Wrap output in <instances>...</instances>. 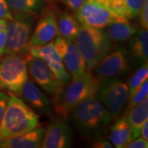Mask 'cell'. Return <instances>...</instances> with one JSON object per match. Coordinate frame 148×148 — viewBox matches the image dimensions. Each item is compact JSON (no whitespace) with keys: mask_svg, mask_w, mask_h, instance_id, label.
<instances>
[{"mask_svg":"<svg viewBox=\"0 0 148 148\" xmlns=\"http://www.w3.org/2000/svg\"><path fill=\"white\" fill-rule=\"evenodd\" d=\"M148 77V66L147 62L143 64V66L132 74L128 81V98L132 96V94L138 90L139 86L143 82L147 80Z\"/></svg>","mask_w":148,"mask_h":148,"instance_id":"24","label":"cell"},{"mask_svg":"<svg viewBox=\"0 0 148 148\" xmlns=\"http://www.w3.org/2000/svg\"><path fill=\"white\" fill-rule=\"evenodd\" d=\"M45 129L37 127L31 131L0 140V148L41 147Z\"/></svg>","mask_w":148,"mask_h":148,"instance_id":"16","label":"cell"},{"mask_svg":"<svg viewBox=\"0 0 148 148\" xmlns=\"http://www.w3.org/2000/svg\"><path fill=\"white\" fill-rule=\"evenodd\" d=\"M37 16L26 13H13V19L6 29L4 54L19 53L27 57L32 27Z\"/></svg>","mask_w":148,"mask_h":148,"instance_id":"5","label":"cell"},{"mask_svg":"<svg viewBox=\"0 0 148 148\" xmlns=\"http://www.w3.org/2000/svg\"><path fill=\"white\" fill-rule=\"evenodd\" d=\"M53 45L72 80L78 78L86 72L84 58L74 40L58 36L53 41Z\"/></svg>","mask_w":148,"mask_h":148,"instance_id":"10","label":"cell"},{"mask_svg":"<svg viewBox=\"0 0 148 148\" xmlns=\"http://www.w3.org/2000/svg\"><path fill=\"white\" fill-rule=\"evenodd\" d=\"M6 44V31L0 33V58L4 54Z\"/></svg>","mask_w":148,"mask_h":148,"instance_id":"32","label":"cell"},{"mask_svg":"<svg viewBox=\"0 0 148 148\" xmlns=\"http://www.w3.org/2000/svg\"><path fill=\"white\" fill-rule=\"evenodd\" d=\"M20 95L34 110L43 115L49 116L52 114V106L45 92L31 80H27L21 88Z\"/></svg>","mask_w":148,"mask_h":148,"instance_id":"15","label":"cell"},{"mask_svg":"<svg viewBox=\"0 0 148 148\" xmlns=\"http://www.w3.org/2000/svg\"><path fill=\"white\" fill-rule=\"evenodd\" d=\"M8 95L0 91V125L3 120V117L4 114V111H5L6 106L8 104Z\"/></svg>","mask_w":148,"mask_h":148,"instance_id":"29","label":"cell"},{"mask_svg":"<svg viewBox=\"0 0 148 148\" xmlns=\"http://www.w3.org/2000/svg\"><path fill=\"white\" fill-rule=\"evenodd\" d=\"M110 127L109 139L114 147L117 148H126L132 141V132L127 122V114L124 113L122 116L118 117Z\"/></svg>","mask_w":148,"mask_h":148,"instance_id":"18","label":"cell"},{"mask_svg":"<svg viewBox=\"0 0 148 148\" xmlns=\"http://www.w3.org/2000/svg\"><path fill=\"white\" fill-rule=\"evenodd\" d=\"M130 20L116 21L107 26V35L110 40L115 42H123L133 36L138 28L136 24L130 22Z\"/></svg>","mask_w":148,"mask_h":148,"instance_id":"21","label":"cell"},{"mask_svg":"<svg viewBox=\"0 0 148 148\" xmlns=\"http://www.w3.org/2000/svg\"><path fill=\"white\" fill-rule=\"evenodd\" d=\"M132 132V139L140 137L141 127L148 120V98L146 97L139 104L125 112Z\"/></svg>","mask_w":148,"mask_h":148,"instance_id":"19","label":"cell"},{"mask_svg":"<svg viewBox=\"0 0 148 148\" xmlns=\"http://www.w3.org/2000/svg\"><path fill=\"white\" fill-rule=\"evenodd\" d=\"M84 58L86 69L91 71L110 53L111 40L103 29L82 26L74 40Z\"/></svg>","mask_w":148,"mask_h":148,"instance_id":"3","label":"cell"},{"mask_svg":"<svg viewBox=\"0 0 148 148\" xmlns=\"http://www.w3.org/2000/svg\"><path fill=\"white\" fill-rule=\"evenodd\" d=\"M95 69V77L100 82L117 78L125 74L129 69L127 51L120 48L108 53Z\"/></svg>","mask_w":148,"mask_h":148,"instance_id":"11","label":"cell"},{"mask_svg":"<svg viewBox=\"0 0 148 148\" xmlns=\"http://www.w3.org/2000/svg\"><path fill=\"white\" fill-rule=\"evenodd\" d=\"M68 118L84 137L93 139L106 134L113 121L110 112L96 96L87 98L75 106Z\"/></svg>","mask_w":148,"mask_h":148,"instance_id":"1","label":"cell"},{"mask_svg":"<svg viewBox=\"0 0 148 148\" xmlns=\"http://www.w3.org/2000/svg\"><path fill=\"white\" fill-rule=\"evenodd\" d=\"M0 18L8 21L13 19V14L6 0H0Z\"/></svg>","mask_w":148,"mask_h":148,"instance_id":"27","label":"cell"},{"mask_svg":"<svg viewBox=\"0 0 148 148\" xmlns=\"http://www.w3.org/2000/svg\"><path fill=\"white\" fill-rule=\"evenodd\" d=\"M26 58L28 71L33 80L44 91L52 96V104L55 105L64 92L65 85L55 77L43 59L29 54Z\"/></svg>","mask_w":148,"mask_h":148,"instance_id":"9","label":"cell"},{"mask_svg":"<svg viewBox=\"0 0 148 148\" xmlns=\"http://www.w3.org/2000/svg\"><path fill=\"white\" fill-rule=\"evenodd\" d=\"M91 147L93 148H112L114 147L113 144L105 140H99L97 142L94 143L91 145Z\"/></svg>","mask_w":148,"mask_h":148,"instance_id":"31","label":"cell"},{"mask_svg":"<svg viewBox=\"0 0 148 148\" xmlns=\"http://www.w3.org/2000/svg\"><path fill=\"white\" fill-rule=\"evenodd\" d=\"M117 16L131 20L137 17L145 0H100Z\"/></svg>","mask_w":148,"mask_h":148,"instance_id":"17","label":"cell"},{"mask_svg":"<svg viewBox=\"0 0 148 148\" xmlns=\"http://www.w3.org/2000/svg\"><path fill=\"white\" fill-rule=\"evenodd\" d=\"M74 16L82 26L103 29L116 21H124L100 0H86Z\"/></svg>","mask_w":148,"mask_h":148,"instance_id":"8","label":"cell"},{"mask_svg":"<svg viewBox=\"0 0 148 148\" xmlns=\"http://www.w3.org/2000/svg\"><path fill=\"white\" fill-rule=\"evenodd\" d=\"M129 52L138 64L147 62L148 58V32L147 29L141 28L130 38Z\"/></svg>","mask_w":148,"mask_h":148,"instance_id":"20","label":"cell"},{"mask_svg":"<svg viewBox=\"0 0 148 148\" xmlns=\"http://www.w3.org/2000/svg\"><path fill=\"white\" fill-rule=\"evenodd\" d=\"M27 80L28 67L26 56L19 53L7 54L0 61V88L10 94L20 95Z\"/></svg>","mask_w":148,"mask_h":148,"instance_id":"6","label":"cell"},{"mask_svg":"<svg viewBox=\"0 0 148 148\" xmlns=\"http://www.w3.org/2000/svg\"><path fill=\"white\" fill-rule=\"evenodd\" d=\"M140 135H142V138L148 141V120L145 122L141 127Z\"/></svg>","mask_w":148,"mask_h":148,"instance_id":"33","label":"cell"},{"mask_svg":"<svg viewBox=\"0 0 148 148\" xmlns=\"http://www.w3.org/2000/svg\"><path fill=\"white\" fill-rule=\"evenodd\" d=\"M73 144V132L64 119L53 120L44 132L41 147L67 148Z\"/></svg>","mask_w":148,"mask_h":148,"instance_id":"14","label":"cell"},{"mask_svg":"<svg viewBox=\"0 0 148 148\" xmlns=\"http://www.w3.org/2000/svg\"><path fill=\"white\" fill-rule=\"evenodd\" d=\"M86 0H64L65 5L73 12L79 9Z\"/></svg>","mask_w":148,"mask_h":148,"instance_id":"30","label":"cell"},{"mask_svg":"<svg viewBox=\"0 0 148 148\" xmlns=\"http://www.w3.org/2000/svg\"><path fill=\"white\" fill-rule=\"evenodd\" d=\"M13 13H26L38 16L45 8V0H6Z\"/></svg>","mask_w":148,"mask_h":148,"instance_id":"23","label":"cell"},{"mask_svg":"<svg viewBox=\"0 0 148 148\" xmlns=\"http://www.w3.org/2000/svg\"><path fill=\"white\" fill-rule=\"evenodd\" d=\"M81 24L74 15L68 12H61L58 16V32L65 39L74 40L79 32Z\"/></svg>","mask_w":148,"mask_h":148,"instance_id":"22","label":"cell"},{"mask_svg":"<svg viewBox=\"0 0 148 148\" xmlns=\"http://www.w3.org/2000/svg\"><path fill=\"white\" fill-rule=\"evenodd\" d=\"M148 94V81L146 80L143 84L139 86L138 90H136L132 96H130L128 99V105H127V110H129L130 109H132V107H134L135 106H137L138 104H139L141 101L144 100L146 97H147Z\"/></svg>","mask_w":148,"mask_h":148,"instance_id":"25","label":"cell"},{"mask_svg":"<svg viewBox=\"0 0 148 148\" xmlns=\"http://www.w3.org/2000/svg\"><path fill=\"white\" fill-rule=\"evenodd\" d=\"M39 114L22 99L10 94L0 125V140L39 127Z\"/></svg>","mask_w":148,"mask_h":148,"instance_id":"2","label":"cell"},{"mask_svg":"<svg viewBox=\"0 0 148 148\" xmlns=\"http://www.w3.org/2000/svg\"><path fill=\"white\" fill-rule=\"evenodd\" d=\"M100 81L90 73L86 72L64 89L58 101L53 105V110L61 119H68L70 111L82 101L96 96Z\"/></svg>","mask_w":148,"mask_h":148,"instance_id":"4","label":"cell"},{"mask_svg":"<svg viewBox=\"0 0 148 148\" xmlns=\"http://www.w3.org/2000/svg\"><path fill=\"white\" fill-rule=\"evenodd\" d=\"M8 21L5 19H2L0 18V33L6 31L7 26H8Z\"/></svg>","mask_w":148,"mask_h":148,"instance_id":"34","label":"cell"},{"mask_svg":"<svg viewBox=\"0 0 148 148\" xmlns=\"http://www.w3.org/2000/svg\"><path fill=\"white\" fill-rule=\"evenodd\" d=\"M97 99L110 112L113 119L120 115L128 99V86L118 78L100 82Z\"/></svg>","mask_w":148,"mask_h":148,"instance_id":"7","label":"cell"},{"mask_svg":"<svg viewBox=\"0 0 148 148\" xmlns=\"http://www.w3.org/2000/svg\"><path fill=\"white\" fill-rule=\"evenodd\" d=\"M28 54L43 59L59 82L64 85L69 83L71 77L54 48L53 40L40 46H29Z\"/></svg>","mask_w":148,"mask_h":148,"instance_id":"12","label":"cell"},{"mask_svg":"<svg viewBox=\"0 0 148 148\" xmlns=\"http://www.w3.org/2000/svg\"><path fill=\"white\" fill-rule=\"evenodd\" d=\"M148 143L147 140L143 138H137L132 139L130 143L127 145L126 148H147Z\"/></svg>","mask_w":148,"mask_h":148,"instance_id":"28","label":"cell"},{"mask_svg":"<svg viewBox=\"0 0 148 148\" xmlns=\"http://www.w3.org/2000/svg\"><path fill=\"white\" fill-rule=\"evenodd\" d=\"M139 24L143 29L148 28V0H145L143 8L139 12Z\"/></svg>","mask_w":148,"mask_h":148,"instance_id":"26","label":"cell"},{"mask_svg":"<svg viewBox=\"0 0 148 148\" xmlns=\"http://www.w3.org/2000/svg\"><path fill=\"white\" fill-rule=\"evenodd\" d=\"M35 27L29 46H40L52 41L58 34V16L51 8H44Z\"/></svg>","mask_w":148,"mask_h":148,"instance_id":"13","label":"cell"}]
</instances>
